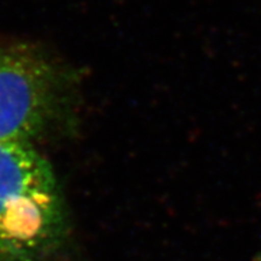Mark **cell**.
I'll use <instances>...</instances> for the list:
<instances>
[{
  "label": "cell",
  "instance_id": "1",
  "mask_svg": "<svg viewBox=\"0 0 261 261\" xmlns=\"http://www.w3.org/2000/svg\"><path fill=\"white\" fill-rule=\"evenodd\" d=\"M70 223L61 185L34 143L0 142V261H55Z\"/></svg>",
  "mask_w": 261,
  "mask_h": 261
},
{
  "label": "cell",
  "instance_id": "2",
  "mask_svg": "<svg viewBox=\"0 0 261 261\" xmlns=\"http://www.w3.org/2000/svg\"><path fill=\"white\" fill-rule=\"evenodd\" d=\"M76 76L37 50L0 46V142L35 143L68 125Z\"/></svg>",
  "mask_w": 261,
  "mask_h": 261
}]
</instances>
